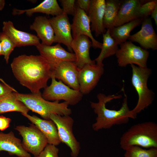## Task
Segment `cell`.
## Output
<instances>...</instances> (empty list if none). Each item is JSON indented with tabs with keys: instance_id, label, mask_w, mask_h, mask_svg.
Here are the masks:
<instances>
[{
	"instance_id": "cell-1",
	"label": "cell",
	"mask_w": 157,
	"mask_h": 157,
	"mask_svg": "<svg viewBox=\"0 0 157 157\" xmlns=\"http://www.w3.org/2000/svg\"><path fill=\"white\" fill-rule=\"evenodd\" d=\"M10 66L19 83L33 93H38L45 88L51 78L50 65L40 55H20L13 59Z\"/></svg>"
},
{
	"instance_id": "cell-2",
	"label": "cell",
	"mask_w": 157,
	"mask_h": 157,
	"mask_svg": "<svg viewBox=\"0 0 157 157\" xmlns=\"http://www.w3.org/2000/svg\"><path fill=\"white\" fill-rule=\"evenodd\" d=\"M124 94L121 107L118 110L108 109L106 105L113 99L121 98L120 94L106 95L100 93L97 95V102H90L91 107L97 115L96 122L92 125L94 131L109 129L115 125L127 123L130 118L134 119L128 106L127 96Z\"/></svg>"
},
{
	"instance_id": "cell-3",
	"label": "cell",
	"mask_w": 157,
	"mask_h": 157,
	"mask_svg": "<svg viewBox=\"0 0 157 157\" xmlns=\"http://www.w3.org/2000/svg\"><path fill=\"white\" fill-rule=\"evenodd\" d=\"M120 145L123 150L131 146L157 148V124L148 121L133 125L122 135Z\"/></svg>"
},
{
	"instance_id": "cell-4",
	"label": "cell",
	"mask_w": 157,
	"mask_h": 157,
	"mask_svg": "<svg viewBox=\"0 0 157 157\" xmlns=\"http://www.w3.org/2000/svg\"><path fill=\"white\" fill-rule=\"evenodd\" d=\"M17 99L22 102L33 112L39 114L44 119L50 120V117L54 114L64 116L70 115L72 113L69 104L65 102L59 103L45 100L42 97L41 92L38 93L22 94L14 92Z\"/></svg>"
},
{
	"instance_id": "cell-5",
	"label": "cell",
	"mask_w": 157,
	"mask_h": 157,
	"mask_svg": "<svg viewBox=\"0 0 157 157\" xmlns=\"http://www.w3.org/2000/svg\"><path fill=\"white\" fill-rule=\"evenodd\" d=\"M131 83L138 94V98L135 107L131 110L135 119L137 114L143 110L152 103L154 97L153 92L147 86L148 79L151 74V69L147 67H142L131 64Z\"/></svg>"
},
{
	"instance_id": "cell-6",
	"label": "cell",
	"mask_w": 157,
	"mask_h": 157,
	"mask_svg": "<svg viewBox=\"0 0 157 157\" xmlns=\"http://www.w3.org/2000/svg\"><path fill=\"white\" fill-rule=\"evenodd\" d=\"M50 85L44 88L42 97L48 101L63 100L69 105H74L82 99L83 95L79 90H74L60 81H57L51 74Z\"/></svg>"
},
{
	"instance_id": "cell-7",
	"label": "cell",
	"mask_w": 157,
	"mask_h": 157,
	"mask_svg": "<svg viewBox=\"0 0 157 157\" xmlns=\"http://www.w3.org/2000/svg\"><path fill=\"white\" fill-rule=\"evenodd\" d=\"M149 54L147 50L128 41L120 44L115 55L119 67H124L129 64H136L138 66L144 67H147Z\"/></svg>"
},
{
	"instance_id": "cell-8",
	"label": "cell",
	"mask_w": 157,
	"mask_h": 157,
	"mask_svg": "<svg viewBox=\"0 0 157 157\" xmlns=\"http://www.w3.org/2000/svg\"><path fill=\"white\" fill-rule=\"evenodd\" d=\"M50 120L55 124L59 139L70 149L72 157H77L81 147L79 142L75 138L73 132L74 120L69 115L62 116L52 114Z\"/></svg>"
},
{
	"instance_id": "cell-9",
	"label": "cell",
	"mask_w": 157,
	"mask_h": 157,
	"mask_svg": "<svg viewBox=\"0 0 157 157\" xmlns=\"http://www.w3.org/2000/svg\"><path fill=\"white\" fill-rule=\"evenodd\" d=\"M15 129L22 138V143L24 149L35 157L38 156L48 144L45 136L35 125H19Z\"/></svg>"
},
{
	"instance_id": "cell-10",
	"label": "cell",
	"mask_w": 157,
	"mask_h": 157,
	"mask_svg": "<svg viewBox=\"0 0 157 157\" xmlns=\"http://www.w3.org/2000/svg\"><path fill=\"white\" fill-rule=\"evenodd\" d=\"M104 65H86L80 69L78 75L79 91L83 94L90 93L96 86L104 72Z\"/></svg>"
},
{
	"instance_id": "cell-11",
	"label": "cell",
	"mask_w": 157,
	"mask_h": 157,
	"mask_svg": "<svg viewBox=\"0 0 157 157\" xmlns=\"http://www.w3.org/2000/svg\"><path fill=\"white\" fill-rule=\"evenodd\" d=\"M51 74L56 79L70 88L79 91L78 75L80 69L75 62L64 61L51 67Z\"/></svg>"
},
{
	"instance_id": "cell-12",
	"label": "cell",
	"mask_w": 157,
	"mask_h": 157,
	"mask_svg": "<svg viewBox=\"0 0 157 157\" xmlns=\"http://www.w3.org/2000/svg\"><path fill=\"white\" fill-rule=\"evenodd\" d=\"M54 33V43L65 45L71 53L73 51L71 44L73 38L72 34L71 25L67 15L62 13L49 19Z\"/></svg>"
},
{
	"instance_id": "cell-13",
	"label": "cell",
	"mask_w": 157,
	"mask_h": 157,
	"mask_svg": "<svg viewBox=\"0 0 157 157\" xmlns=\"http://www.w3.org/2000/svg\"><path fill=\"white\" fill-rule=\"evenodd\" d=\"M73 22L71 25L73 38L82 35L88 36L91 40L92 47L94 49H101L102 43L96 40L93 37L90 28V23L87 14L77 6Z\"/></svg>"
},
{
	"instance_id": "cell-14",
	"label": "cell",
	"mask_w": 157,
	"mask_h": 157,
	"mask_svg": "<svg viewBox=\"0 0 157 157\" xmlns=\"http://www.w3.org/2000/svg\"><path fill=\"white\" fill-rule=\"evenodd\" d=\"M36 47L40 55L46 60L51 67L63 61H76L74 53L66 51L60 44L51 46L40 43Z\"/></svg>"
},
{
	"instance_id": "cell-15",
	"label": "cell",
	"mask_w": 157,
	"mask_h": 157,
	"mask_svg": "<svg viewBox=\"0 0 157 157\" xmlns=\"http://www.w3.org/2000/svg\"><path fill=\"white\" fill-rule=\"evenodd\" d=\"M141 24L140 30L130 35L128 40L132 42H138L144 49H157V35L151 18L147 17L144 18Z\"/></svg>"
},
{
	"instance_id": "cell-16",
	"label": "cell",
	"mask_w": 157,
	"mask_h": 157,
	"mask_svg": "<svg viewBox=\"0 0 157 157\" xmlns=\"http://www.w3.org/2000/svg\"><path fill=\"white\" fill-rule=\"evenodd\" d=\"M2 29V32L9 37L16 47L36 46L40 43L37 36L18 30L10 21L3 22Z\"/></svg>"
},
{
	"instance_id": "cell-17",
	"label": "cell",
	"mask_w": 157,
	"mask_h": 157,
	"mask_svg": "<svg viewBox=\"0 0 157 157\" xmlns=\"http://www.w3.org/2000/svg\"><path fill=\"white\" fill-rule=\"evenodd\" d=\"M92 46V42L86 36L82 35L73 38L71 47L76 57L75 63L79 69L87 65L95 63L90 56V50Z\"/></svg>"
},
{
	"instance_id": "cell-18",
	"label": "cell",
	"mask_w": 157,
	"mask_h": 157,
	"mask_svg": "<svg viewBox=\"0 0 157 157\" xmlns=\"http://www.w3.org/2000/svg\"><path fill=\"white\" fill-rule=\"evenodd\" d=\"M105 8V0H91L87 14L89 18L91 31L97 37L105 33L103 24V18Z\"/></svg>"
},
{
	"instance_id": "cell-19",
	"label": "cell",
	"mask_w": 157,
	"mask_h": 157,
	"mask_svg": "<svg viewBox=\"0 0 157 157\" xmlns=\"http://www.w3.org/2000/svg\"><path fill=\"white\" fill-rule=\"evenodd\" d=\"M43 133L47 139L48 143L57 146L61 143L57 127L51 120L42 119L37 116L28 114H22Z\"/></svg>"
},
{
	"instance_id": "cell-20",
	"label": "cell",
	"mask_w": 157,
	"mask_h": 157,
	"mask_svg": "<svg viewBox=\"0 0 157 157\" xmlns=\"http://www.w3.org/2000/svg\"><path fill=\"white\" fill-rule=\"evenodd\" d=\"M2 151L18 157H31L23 148L21 140L12 131L7 133L0 132V152Z\"/></svg>"
},
{
	"instance_id": "cell-21",
	"label": "cell",
	"mask_w": 157,
	"mask_h": 157,
	"mask_svg": "<svg viewBox=\"0 0 157 157\" xmlns=\"http://www.w3.org/2000/svg\"><path fill=\"white\" fill-rule=\"evenodd\" d=\"M144 1H122L114 24V27H117L137 19L138 9L142 4L145 3Z\"/></svg>"
},
{
	"instance_id": "cell-22",
	"label": "cell",
	"mask_w": 157,
	"mask_h": 157,
	"mask_svg": "<svg viewBox=\"0 0 157 157\" xmlns=\"http://www.w3.org/2000/svg\"><path fill=\"white\" fill-rule=\"evenodd\" d=\"M30 28L36 32L37 36L41 40L42 44L51 45L54 43V31L49 19L46 17L38 16L35 17Z\"/></svg>"
},
{
	"instance_id": "cell-23",
	"label": "cell",
	"mask_w": 157,
	"mask_h": 157,
	"mask_svg": "<svg viewBox=\"0 0 157 157\" xmlns=\"http://www.w3.org/2000/svg\"><path fill=\"white\" fill-rule=\"evenodd\" d=\"M63 10L56 0H45L35 7L24 10L14 8L12 12L13 15H19L25 13L28 16H31L35 13H40L54 16L63 13Z\"/></svg>"
},
{
	"instance_id": "cell-24",
	"label": "cell",
	"mask_w": 157,
	"mask_h": 157,
	"mask_svg": "<svg viewBox=\"0 0 157 157\" xmlns=\"http://www.w3.org/2000/svg\"><path fill=\"white\" fill-rule=\"evenodd\" d=\"M13 92L0 97V114L10 112L28 114L30 110L22 101L17 99Z\"/></svg>"
},
{
	"instance_id": "cell-25",
	"label": "cell",
	"mask_w": 157,
	"mask_h": 157,
	"mask_svg": "<svg viewBox=\"0 0 157 157\" xmlns=\"http://www.w3.org/2000/svg\"><path fill=\"white\" fill-rule=\"evenodd\" d=\"M144 18H138L121 25L114 27L110 30L111 36L118 45L128 40L130 33L135 28L140 24Z\"/></svg>"
},
{
	"instance_id": "cell-26",
	"label": "cell",
	"mask_w": 157,
	"mask_h": 157,
	"mask_svg": "<svg viewBox=\"0 0 157 157\" xmlns=\"http://www.w3.org/2000/svg\"><path fill=\"white\" fill-rule=\"evenodd\" d=\"M103 42L101 50L99 56L94 60L96 64L104 65V60L115 55L118 49V45L111 36L109 29L103 34Z\"/></svg>"
},
{
	"instance_id": "cell-27",
	"label": "cell",
	"mask_w": 157,
	"mask_h": 157,
	"mask_svg": "<svg viewBox=\"0 0 157 157\" xmlns=\"http://www.w3.org/2000/svg\"><path fill=\"white\" fill-rule=\"evenodd\" d=\"M122 0H106L103 18L104 28L110 29L114 27V24L117 16Z\"/></svg>"
},
{
	"instance_id": "cell-28",
	"label": "cell",
	"mask_w": 157,
	"mask_h": 157,
	"mask_svg": "<svg viewBox=\"0 0 157 157\" xmlns=\"http://www.w3.org/2000/svg\"><path fill=\"white\" fill-rule=\"evenodd\" d=\"M145 149L137 146L127 147L124 149V157H157V148Z\"/></svg>"
},
{
	"instance_id": "cell-29",
	"label": "cell",
	"mask_w": 157,
	"mask_h": 157,
	"mask_svg": "<svg viewBox=\"0 0 157 157\" xmlns=\"http://www.w3.org/2000/svg\"><path fill=\"white\" fill-rule=\"evenodd\" d=\"M0 42L3 56L6 63L8 64L10 55L16 47L9 37L3 32L0 35Z\"/></svg>"
},
{
	"instance_id": "cell-30",
	"label": "cell",
	"mask_w": 157,
	"mask_h": 157,
	"mask_svg": "<svg viewBox=\"0 0 157 157\" xmlns=\"http://www.w3.org/2000/svg\"><path fill=\"white\" fill-rule=\"evenodd\" d=\"M157 0L147 1L142 4L139 7L137 12V18H144L151 15L156 4Z\"/></svg>"
},
{
	"instance_id": "cell-31",
	"label": "cell",
	"mask_w": 157,
	"mask_h": 157,
	"mask_svg": "<svg viewBox=\"0 0 157 157\" xmlns=\"http://www.w3.org/2000/svg\"><path fill=\"white\" fill-rule=\"evenodd\" d=\"M63 7V13L74 16L75 12L76 0H60Z\"/></svg>"
},
{
	"instance_id": "cell-32",
	"label": "cell",
	"mask_w": 157,
	"mask_h": 157,
	"mask_svg": "<svg viewBox=\"0 0 157 157\" xmlns=\"http://www.w3.org/2000/svg\"><path fill=\"white\" fill-rule=\"evenodd\" d=\"M59 149L56 146L48 144L38 157H58Z\"/></svg>"
},
{
	"instance_id": "cell-33",
	"label": "cell",
	"mask_w": 157,
	"mask_h": 157,
	"mask_svg": "<svg viewBox=\"0 0 157 157\" xmlns=\"http://www.w3.org/2000/svg\"><path fill=\"white\" fill-rule=\"evenodd\" d=\"M0 83V97L13 92H17L13 88L3 81Z\"/></svg>"
},
{
	"instance_id": "cell-34",
	"label": "cell",
	"mask_w": 157,
	"mask_h": 157,
	"mask_svg": "<svg viewBox=\"0 0 157 157\" xmlns=\"http://www.w3.org/2000/svg\"><path fill=\"white\" fill-rule=\"evenodd\" d=\"M76 2L77 6L87 14L90 7L91 0H77Z\"/></svg>"
},
{
	"instance_id": "cell-35",
	"label": "cell",
	"mask_w": 157,
	"mask_h": 157,
	"mask_svg": "<svg viewBox=\"0 0 157 157\" xmlns=\"http://www.w3.org/2000/svg\"><path fill=\"white\" fill-rule=\"evenodd\" d=\"M11 121L9 118L0 116V130L3 131L8 128L10 126Z\"/></svg>"
},
{
	"instance_id": "cell-36",
	"label": "cell",
	"mask_w": 157,
	"mask_h": 157,
	"mask_svg": "<svg viewBox=\"0 0 157 157\" xmlns=\"http://www.w3.org/2000/svg\"><path fill=\"white\" fill-rule=\"evenodd\" d=\"M151 15V18H153L154 21L156 26L157 25V4L156 5L152 11Z\"/></svg>"
},
{
	"instance_id": "cell-37",
	"label": "cell",
	"mask_w": 157,
	"mask_h": 157,
	"mask_svg": "<svg viewBox=\"0 0 157 157\" xmlns=\"http://www.w3.org/2000/svg\"><path fill=\"white\" fill-rule=\"evenodd\" d=\"M5 4L4 0H0V11L2 10L4 8Z\"/></svg>"
},
{
	"instance_id": "cell-38",
	"label": "cell",
	"mask_w": 157,
	"mask_h": 157,
	"mask_svg": "<svg viewBox=\"0 0 157 157\" xmlns=\"http://www.w3.org/2000/svg\"><path fill=\"white\" fill-rule=\"evenodd\" d=\"M3 55V53L2 49L1 46L0 42V56Z\"/></svg>"
},
{
	"instance_id": "cell-39",
	"label": "cell",
	"mask_w": 157,
	"mask_h": 157,
	"mask_svg": "<svg viewBox=\"0 0 157 157\" xmlns=\"http://www.w3.org/2000/svg\"><path fill=\"white\" fill-rule=\"evenodd\" d=\"M38 157V156H36V157Z\"/></svg>"
},
{
	"instance_id": "cell-40",
	"label": "cell",
	"mask_w": 157,
	"mask_h": 157,
	"mask_svg": "<svg viewBox=\"0 0 157 157\" xmlns=\"http://www.w3.org/2000/svg\"><path fill=\"white\" fill-rule=\"evenodd\" d=\"M1 33V32H0V35Z\"/></svg>"
}]
</instances>
